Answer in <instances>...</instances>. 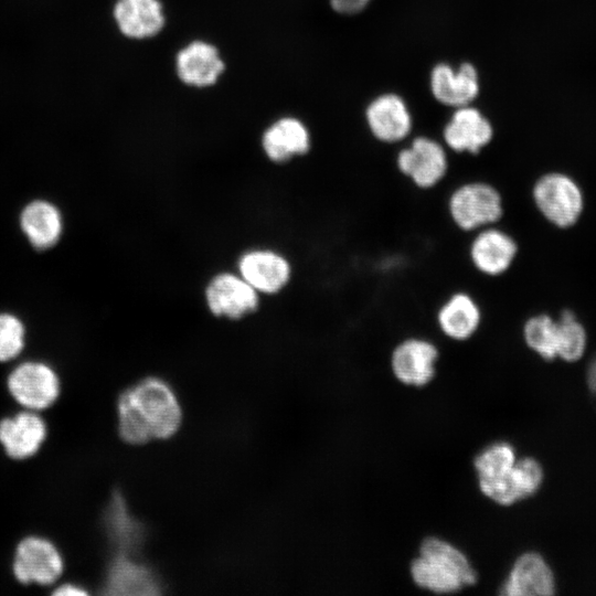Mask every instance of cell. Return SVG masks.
I'll list each match as a JSON object with an SVG mask.
<instances>
[{
	"label": "cell",
	"instance_id": "obj_11",
	"mask_svg": "<svg viewBox=\"0 0 596 596\" xmlns=\"http://www.w3.org/2000/svg\"><path fill=\"white\" fill-rule=\"evenodd\" d=\"M440 350L433 338L409 332L397 339L391 349L389 363L393 376L402 384L423 387L437 373Z\"/></svg>",
	"mask_w": 596,
	"mask_h": 596
},
{
	"label": "cell",
	"instance_id": "obj_15",
	"mask_svg": "<svg viewBox=\"0 0 596 596\" xmlns=\"http://www.w3.org/2000/svg\"><path fill=\"white\" fill-rule=\"evenodd\" d=\"M365 121L371 136L383 145L404 142L413 129L412 115L396 94H383L373 99L365 110Z\"/></svg>",
	"mask_w": 596,
	"mask_h": 596
},
{
	"label": "cell",
	"instance_id": "obj_24",
	"mask_svg": "<svg viewBox=\"0 0 596 596\" xmlns=\"http://www.w3.org/2000/svg\"><path fill=\"white\" fill-rule=\"evenodd\" d=\"M114 14L120 31L134 39L153 36L164 24L158 0H118Z\"/></svg>",
	"mask_w": 596,
	"mask_h": 596
},
{
	"label": "cell",
	"instance_id": "obj_3",
	"mask_svg": "<svg viewBox=\"0 0 596 596\" xmlns=\"http://www.w3.org/2000/svg\"><path fill=\"white\" fill-rule=\"evenodd\" d=\"M409 573L418 587L437 594L456 593L477 582V573L467 555L436 536L422 542Z\"/></svg>",
	"mask_w": 596,
	"mask_h": 596
},
{
	"label": "cell",
	"instance_id": "obj_20",
	"mask_svg": "<svg viewBox=\"0 0 596 596\" xmlns=\"http://www.w3.org/2000/svg\"><path fill=\"white\" fill-rule=\"evenodd\" d=\"M104 525L116 554L137 555L146 540V528L130 512L120 492L113 493L104 513Z\"/></svg>",
	"mask_w": 596,
	"mask_h": 596
},
{
	"label": "cell",
	"instance_id": "obj_4",
	"mask_svg": "<svg viewBox=\"0 0 596 596\" xmlns=\"http://www.w3.org/2000/svg\"><path fill=\"white\" fill-rule=\"evenodd\" d=\"M521 253V242L504 223L487 226L465 238L466 266L485 283L507 278L515 269Z\"/></svg>",
	"mask_w": 596,
	"mask_h": 596
},
{
	"label": "cell",
	"instance_id": "obj_21",
	"mask_svg": "<svg viewBox=\"0 0 596 596\" xmlns=\"http://www.w3.org/2000/svg\"><path fill=\"white\" fill-rule=\"evenodd\" d=\"M20 227L34 248H51L63 233L62 213L50 201H31L20 213Z\"/></svg>",
	"mask_w": 596,
	"mask_h": 596
},
{
	"label": "cell",
	"instance_id": "obj_19",
	"mask_svg": "<svg viewBox=\"0 0 596 596\" xmlns=\"http://www.w3.org/2000/svg\"><path fill=\"white\" fill-rule=\"evenodd\" d=\"M430 89L434 97L444 105L456 108L467 106L479 93L478 72L468 62L457 70L439 63L432 70Z\"/></svg>",
	"mask_w": 596,
	"mask_h": 596
},
{
	"label": "cell",
	"instance_id": "obj_23",
	"mask_svg": "<svg viewBox=\"0 0 596 596\" xmlns=\"http://www.w3.org/2000/svg\"><path fill=\"white\" fill-rule=\"evenodd\" d=\"M311 138L307 127L296 118H281L263 136V148L275 162H285L309 152Z\"/></svg>",
	"mask_w": 596,
	"mask_h": 596
},
{
	"label": "cell",
	"instance_id": "obj_26",
	"mask_svg": "<svg viewBox=\"0 0 596 596\" xmlns=\"http://www.w3.org/2000/svg\"><path fill=\"white\" fill-rule=\"evenodd\" d=\"M558 331L557 358L566 362L579 360L587 344V333L575 312L563 309L556 319Z\"/></svg>",
	"mask_w": 596,
	"mask_h": 596
},
{
	"label": "cell",
	"instance_id": "obj_29",
	"mask_svg": "<svg viewBox=\"0 0 596 596\" xmlns=\"http://www.w3.org/2000/svg\"><path fill=\"white\" fill-rule=\"evenodd\" d=\"M51 594L54 596H84L88 594V590L81 584L75 582L60 581L52 586Z\"/></svg>",
	"mask_w": 596,
	"mask_h": 596
},
{
	"label": "cell",
	"instance_id": "obj_8",
	"mask_svg": "<svg viewBox=\"0 0 596 596\" xmlns=\"http://www.w3.org/2000/svg\"><path fill=\"white\" fill-rule=\"evenodd\" d=\"M64 571L63 553L49 538L29 534L17 543L11 572L18 583L52 587L62 579Z\"/></svg>",
	"mask_w": 596,
	"mask_h": 596
},
{
	"label": "cell",
	"instance_id": "obj_13",
	"mask_svg": "<svg viewBox=\"0 0 596 596\" xmlns=\"http://www.w3.org/2000/svg\"><path fill=\"white\" fill-rule=\"evenodd\" d=\"M441 138L448 151L476 157L491 145L494 129L480 110L467 105L454 111L443 128Z\"/></svg>",
	"mask_w": 596,
	"mask_h": 596
},
{
	"label": "cell",
	"instance_id": "obj_2",
	"mask_svg": "<svg viewBox=\"0 0 596 596\" xmlns=\"http://www.w3.org/2000/svg\"><path fill=\"white\" fill-rule=\"evenodd\" d=\"M441 196L448 225L468 236L490 225L504 223L509 213L508 196L493 179L470 177L449 181Z\"/></svg>",
	"mask_w": 596,
	"mask_h": 596
},
{
	"label": "cell",
	"instance_id": "obj_27",
	"mask_svg": "<svg viewBox=\"0 0 596 596\" xmlns=\"http://www.w3.org/2000/svg\"><path fill=\"white\" fill-rule=\"evenodd\" d=\"M25 347V327L15 315L0 312V363L17 359Z\"/></svg>",
	"mask_w": 596,
	"mask_h": 596
},
{
	"label": "cell",
	"instance_id": "obj_18",
	"mask_svg": "<svg viewBox=\"0 0 596 596\" xmlns=\"http://www.w3.org/2000/svg\"><path fill=\"white\" fill-rule=\"evenodd\" d=\"M160 582L155 572L135 555L115 554L108 565L104 589L113 595H157Z\"/></svg>",
	"mask_w": 596,
	"mask_h": 596
},
{
	"label": "cell",
	"instance_id": "obj_1",
	"mask_svg": "<svg viewBox=\"0 0 596 596\" xmlns=\"http://www.w3.org/2000/svg\"><path fill=\"white\" fill-rule=\"evenodd\" d=\"M117 430L132 445L173 436L182 421V409L173 389L164 380L145 377L124 390L116 404Z\"/></svg>",
	"mask_w": 596,
	"mask_h": 596
},
{
	"label": "cell",
	"instance_id": "obj_6",
	"mask_svg": "<svg viewBox=\"0 0 596 596\" xmlns=\"http://www.w3.org/2000/svg\"><path fill=\"white\" fill-rule=\"evenodd\" d=\"M434 329L447 341L467 343L486 327L487 309L478 291L468 286L447 290L430 312Z\"/></svg>",
	"mask_w": 596,
	"mask_h": 596
},
{
	"label": "cell",
	"instance_id": "obj_22",
	"mask_svg": "<svg viewBox=\"0 0 596 596\" xmlns=\"http://www.w3.org/2000/svg\"><path fill=\"white\" fill-rule=\"evenodd\" d=\"M224 63L216 49L205 42L195 41L178 53L177 72L182 82L192 86H209L216 82Z\"/></svg>",
	"mask_w": 596,
	"mask_h": 596
},
{
	"label": "cell",
	"instance_id": "obj_16",
	"mask_svg": "<svg viewBox=\"0 0 596 596\" xmlns=\"http://www.w3.org/2000/svg\"><path fill=\"white\" fill-rule=\"evenodd\" d=\"M238 272L257 292L275 294L291 277V266L286 257L269 249H253L238 260Z\"/></svg>",
	"mask_w": 596,
	"mask_h": 596
},
{
	"label": "cell",
	"instance_id": "obj_25",
	"mask_svg": "<svg viewBox=\"0 0 596 596\" xmlns=\"http://www.w3.org/2000/svg\"><path fill=\"white\" fill-rule=\"evenodd\" d=\"M525 347L544 361L557 359V321L546 311L529 313L521 321L520 329Z\"/></svg>",
	"mask_w": 596,
	"mask_h": 596
},
{
	"label": "cell",
	"instance_id": "obj_28",
	"mask_svg": "<svg viewBox=\"0 0 596 596\" xmlns=\"http://www.w3.org/2000/svg\"><path fill=\"white\" fill-rule=\"evenodd\" d=\"M515 477L523 499L534 494L542 481L543 469L538 460L523 457L515 462Z\"/></svg>",
	"mask_w": 596,
	"mask_h": 596
},
{
	"label": "cell",
	"instance_id": "obj_9",
	"mask_svg": "<svg viewBox=\"0 0 596 596\" xmlns=\"http://www.w3.org/2000/svg\"><path fill=\"white\" fill-rule=\"evenodd\" d=\"M6 387L20 408L39 413L51 408L62 393L58 373L41 360H25L14 365L7 375Z\"/></svg>",
	"mask_w": 596,
	"mask_h": 596
},
{
	"label": "cell",
	"instance_id": "obj_30",
	"mask_svg": "<svg viewBox=\"0 0 596 596\" xmlns=\"http://www.w3.org/2000/svg\"><path fill=\"white\" fill-rule=\"evenodd\" d=\"M371 0H330L334 11L342 14H355L362 11Z\"/></svg>",
	"mask_w": 596,
	"mask_h": 596
},
{
	"label": "cell",
	"instance_id": "obj_7",
	"mask_svg": "<svg viewBox=\"0 0 596 596\" xmlns=\"http://www.w3.org/2000/svg\"><path fill=\"white\" fill-rule=\"evenodd\" d=\"M529 196L534 210L549 224L565 230L574 226L584 211V194L570 175L549 171L530 184Z\"/></svg>",
	"mask_w": 596,
	"mask_h": 596
},
{
	"label": "cell",
	"instance_id": "obj_5",
	"mask_svg": "<svg viewBox=\"0 0 596 596\" xmlns=\"http://www.w3.org/2000/svg\"><path fill=\"white\" fill-rule=\"evenodd\" d=\"M397 177L414 191L432 194L449 182L451 162L443 141L419 135L398 149L394 157Z\"/></svg>",
	"mask_w": 596,
	"mask_h": 596
},
{
	"label": "cell",
	"instance_id": "obj_10",
	"mask_svg": "<svg viewBox=\"0 0 596 596\" xmlns=\"http://www.w3.org/2000/svg\"><path fill=\"white\" fill-rule=\"evenodd\" d=\"M517 460L514 447L502 440L486 446L475 457L480 491L500 505L523 500L515 478Z\"/></svg>",
	"mask_w": 596,
	"mask_h": 596
},
{
	"label": "cell",
	"instance_id": "obj_17",
	"mask_svg": "<svg viewBox=\"0 0 596 596\" xmlns=\"http://www.w3.org/2000/svg\"><path fill=\"white\" fill-rule=\"evenodd\" d=\"M554 593L553 572L536 552L521 554L500 587V594L505 596H547Z\"/></svg>",
	"mask_w": 596,
	"mask_h": 596
},
{
	"label": "cell",
	"instance_id": "obj_14",
	"mask_svg": "<svg viewBox=\"0 0 596 596\" xmlns=\"http://www.w3.org/2000/svg\"><path fill=\"white\" fill-rule=\"evenodd\" d=\"M205 300L213 315L240 319L256 310L258 292L242 276L222 273L207 284Z\"/></svg>",
	"mask_w": 596,
	"mask_h": 596
},
{
	"label": "cell",
	"instance_id": "obj_12",
	"mask_svg": "<svg viewBox=\"0 0 596 596\" xmlns=\"http://www.w3.org/2000/svg\"><path fill=\"white\" fill-rule=\"evenodd\" d=\"M49 435L45 418L39 412L20 408L0 418V446L12 460H28L39 454Z\"/></svg>",
	"mask_w": 596,
	"mask_h": 596
}]
</instances>
